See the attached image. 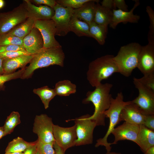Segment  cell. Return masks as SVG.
<instances>
[{"mask_svg":"<svg viewBox=\"0 0 154 154\" xmlns=\"http://www.w3.org/2000/svg\"><path fill=\"white\" fill-rule=\"evenodd\" d=\"M112 87L111 83H101L95 87L93 91H88L86 94V97L82 100L84 104L91 102L94 105V112L88 118L94 121L96 126L105 125L106 117L104 112L109 108L113 98L110 93Z\"/></svg>","mask_w":154,"mask_h":154,"instance_id":"cell-1","label":"cell"},{"mask_svg":"<svg viewBox=\"0 0 154 154\" xmlns=\"http://www.w3.org/2000/svg\"><path fill=\"white\" fill-rule=\"evenodd\" d=\"M64 58L65 54L62 47L43 48L34 54L29 65L25 68L21 78H29L35 70L39 68L54 65L63 67Z\"/></svg>","mask_w":154,"mask_h":154,"instance_id":"cell-2","label":"cell"},{"mask_svg":"<svg viewBox=\"0 0 154 154\" xmlns=\"http://www.w3.org/2000/svg\"><path fill=\"white\" fill-rule=\"evenodd\" d=\"M114 56L106 54L98 57L89 64L86 73L87 78L91 86L96 87L115 73H119L115 62Z\"/></svg>","mask_w":154,"mask_h":154,"instance_id":"cell-3","label":"cell"},{"mask_svg":"<svg viewBox=\"0 0 154 154\" xmlns=\"http://www.w3.org/2000/svg\"><path fill=\"white\" fill-rule=\"evenodd\" d=\"M142 46L139 43L132 42L121 46L113 59L119 69V73L126 77L129 76L137 68Z\"/></svg>","mask_w":154,"mask_h":154,"instance_id":"cell-4","label":"cell"},{"mask_svg":"<svg viewBox=\"0 0 154 154\" xmlns=\"http://www.w3.org/2000/svg\"><path fill=\"white\" fill-rule=\"evenodd\" d=\"M131 102V101H124L123 96L121 92L118 93L115 98H112L109 108L104 112L106 117L109 118L110 119L108 129L103 137L97 140L96 147L104 146L107 152L111 151L112 147L110 143L108 142V137L116 126L121 121L120 115L122 110L126 105Z\"/></svg>","mask_w":154,"mask_h":154,"instance_id":"cell-5","label":"cell"},{"mask_svg":"<svg viewBox=\"0 0 154 154\" xmlns=\"http://www.w3.org/2000/svg\"><path fill=\"white\" fill-rule=\"evenodd\" d=\"M28 18L23 3L9 11L0 13V35L7 33Z\"/></svg>","mask_w":154,"mask_h":154,"instance_id":"cell-6","label":"cell"},{"mask_svg":"<svg viewBox=\"0 0 154 154\" xmlns=\"http://www.w3.org/2000/svg\"><path fill=\"white\" fill-rule=\"evenodd\" d=\"M87 114L75 119L74 121L77 137L75 146L91 144L93 141L94 129L97 126L95 121L88 118Z\"/></svg>","mask_w":154,"mask_h":154,"instance_id":"cell-7","label":"cell"},{"mask_svg":"<svg viewBox=\"0 0 154 154\" xmlns=\"http://www.w3.org/2000/svg\"><path fill=\"white\" fill-rule=\"evenodd\" d=\"M133 81L139 94L131 102L137 106L143 115H154V92L144 86L137 78H134Z\"/></svg>","mask_w":154,"mask_h":154,"instance_id":"cell-8","label":"cell"},{"mask_svg":"<svg viewBox=\"0 0 154 154\" xmlns=\"http://www.w3.org/2000/svg\"><path fill=\"white\" fill-rule=\"evenodd\" d=\"M52 118L46 114L36 115L33 131L37 135V140L43 143H55L53 135V125Z\"/></svg>","mask_w":154,"mask_h":154,"instance_id":"cell-9","label":"cell"},{"mask_svg":"<svg viewBox=\"0 0 154 154\" xmlns=\"http://www.w3.org/2000/svg\"><path fill=\"white\" fill-rule=\"evenodd\" d=\"M54 14L51 18L55 23L56 35L64 36L69 32V25L73 13L74 9L65 7L57 3L53 8Z\"/></svg>","mask_w":154,"mask_h":154,"instance_id":"cell-10","label":"cell"},{"mask_svg":"<svg viewBox=\"0 0 154 154\" xmlns=\"http://www.w3.org/2000/svg\"><path fill=\"white\" fill-rule=\"evenodd\" d=\"M53 133L56 143L64 152L69 148L75 146L77 138L75 125L65 127L54 124Z\"/></svg>","mask_w":154,"mask_h":154,"instance_id":"cell-11","label":"cell"},{"mask_svg":"<svg viewBox=\"0 0 154 154\" xmlns=\"http://www.w3.org/2000/svg\"><path fill=\"white\" fill-rule=\"evenodd\" d=\"M34 27L39 30L42 36L44 48L62 47L55 38L56 28L55 23L52 19L36 21Z\"/></svg>","mask_w":154,"mask_h":154,"instance_id":"cell-12","label":"cell"},{"mask_svg":"<svg viewBox=\"0 0 154 154\" xmlns=\"http://www.w3.org/2000/svg\"><path fill=\"white\" fill-rule=\"evenodd\" d=\"M137 68L143 75L154 73V42L142 46Z\"/></svg>","mask_w":154,"mask_h":154,"instance_id":"cell-13","label":"cell"},{"mask_svg":"<svg viewBox=\"0 0 154 154\" xmlns=\"http://www.w3.org/2000/svg\"><path fill=\"white\" fill-rule=\"evenodd\" d=\"M139 128V125L124 121L112 130L111 133L114 136L115 139L113 142L110 143V145L116 144L118 141L125 140L136 143Z\"/></svg>","mask_w":154,"mask_h":154,"instance_id":"cell-14","label":"cell"},{"mask_svg":"<svg viewBox=\"0 0 154 154\" xmlns=\"http://www.w3.org/2000/svg\"><path fill=\"white\" fill-rule=\"evenodd\" d=\"M23 3L27 11L28 17L32 18L35 21L50 19L54 15L53 9L48 6H37L30 0H24Z\"/></svg>","mask_w":154,"mask_h":154,"instance_id":"cell-15","label":"cell"},{"mask_svg":"<svg viewBox=\"0 0 154 154\" xmlns=\"http://www.w3.org/2000/svg\"><path fill=\"white\" fill-rule=\"evenodd\" d=\"M23 43L25 50L31 54L37 53L44 48L42 36L39 30L34 27L23 39Z\"/></svg>","mask_w":154,"mask_h":154,"instance_id":"cell-16","label":"cell"},{"mask_svg":"<svg viewBox=\"0 0 154 154\" xmlns=\"http://www.w3.org/2000/svg\"><path fill=\"white\" fill-rule=\"evenodd\" d=\"M133 7L129 11H124L121 10H112L113 16L111 21L109 24L111 28L114 29L117 25L121 23L129 22L137 23L139 20V15L133 14L135 9L139 5V0H135Z\"/></svg>","mask_w":154,"mask_h":154,"instance_id":"cell-17","label":"cell"},{"mask_svg":"<svg viewBox=\"0 0 154 154\" xmlns=\"http://www.w3.org/2000/svg\"><path fill=\"white\" fill-rule=\"evenodd\" d=\"M145 116L140 112L137 106L131 102L126 105L120 115V121L140 125L143 124Z\"/></svg>","mask_w":154,"mask_h":154,"instance_id":"cell-18","label":"cell"},{"mask_svg":"<svg viewBox=\"0 0 154 154\" xmlns=\"http://www.w3.org/2000/svg\"><path fill=\"white\" fill-rule=\"evenodd\" d=\"M34 54L25 55L11 58L3 59L2 62L4 74H9L15 72L18 68H23L30 63Z\"/></svg>","mask_w":154,"mask_h":154,"instance_id":"cell-19","label":"cell"},{"mask_svg":"<svg viewBox=\"0 0 154 154\" xmlns=\"http://www.w3.org/2000/svg\"><path fill=\"white\" fill-rule=\"evenodd\" d=\"M99 0H89L81 7L74 9L73 16L88 24L93 21L96 3Z\"/></svg>","mask_w":154,"mask_h":154,"instance_id":"cell-20","label":"cell"},{"mask_svg":"<svg viewBox=\"0 0 154 154\" xmlns=\"http://www.w3.org/2000/svg\"><path fill=\"white\" fill-rule=\"evenodd\" d=\"M139 125L136 143L145 153L148 149L154 146V131L148 129L143 124Z\"/></svg>","mask_w":154,"mask_h":154,"instance_id":"cell-21","label":"cell"},{"mask_svg":"<svg viewBox=\"0 0 154 154\" xmlns=\"http://www.w3.org/2000/svg\"><path fill=\"white\" fill-rule=\"evenodd\" d=\"M112 16V10L102 6L99 3H96L94 22L99 25L108 27L111 21Z\"/></svg>","mask_w":154,"mask_h":154,"instance_id":"cell-22","label":"cell"},{"mask_svg":"<svg viewBox=\"0 0 154 154\" xmlns=\"http://www.w3.org/2000/svg\"><path fill=\"white\" fill-rule=\"evenodd\" d=\"M69 32H74L79 37L86 36L91 37L89 24L73 15L69 23Z\"/></svg>","mask_w":154,"mask_h":154,"instance_id":"cell-23","label":"cell"},{"mask_svg":"<svg viewBox=\"0 0 154 154\" xmlns=\"http://www.w3.org/2000/svg\"><path fill=\"white\" fill-rule=\"evenodd\" d=\"M35 21L28 17L23 22L17 25L7 33L23 39L31 31L34 27Z\"/></svg>","mask_w":154,"mask_h":154,"instance_id":"cell-24","label":"cell"},{"mask_svg":"<svg viewBox=\"0 0 154 154\" xmlns=\"http://www.w3.org/2000/svg\"><path fill=\"white\" fill-rule=\"evenodd\" d=\"M89 25L91 37L95 39L100 45H104L108 33V27L99 25L94 21Z\"/></svg>","mask_w":154,"mask_h":154,"instance_id":"cell-25","label":"cell"},{"mask_svg":"<svg viewBox=\"0 0 154 154\" xmlns=\"http://www.w3.org/2000/svg\"><path fill=\"white\" fill-rule=\"evenodd\" d=\"M76 85L67 80L58 81L55 84L54 90L56 95L68 96L76 92Z\"/></svg>","mask_w":154,"mask_h":154,"instance_id":"cell-26","label":"cell"},{"mask_svg":"<svg viewBox=\"0 0 154 154\" xmlns=\"http://www.w3.org/2000/svg\"><path fill=\"white\" fill-rule=\"evenodd\" d=\"M33 92L39 97L46 109L49 107L50 101L56 95L54 89L47 86L34 89Z\"/></svg>","mask_w":154,"mask_h":154,"instance_id":"cell-27","label":"cell"},{"mask_svg":"<svg viewBox=\"0 0 154 154\" xmlns=\"http://www.w3.org/2000/svg\"><path fill=\"white\" fill-rule=\"evenodd\" d=\"M28 142L22 138L18 137L10 142L5 150V153L22 152L25 151L33 143Z\"/></svg>","mask_w":154,"mask_h":154,"instance_id":"cell-28","label":"cell"},{"mask_svg":"<svg viewBox=\"0 0 154 154\" xmlns=\"http://www.w3.org/2000/svg\"><path fill=\"white\" fill-rule=\"evenodd\" d=\"M20 116L17 112L13 111L6 119L3 126L5 136L11 134L14 128L21 123Z\"/></svg>","mask_w":154,"mask_h":154,"instance_id":"cell-29","label":"cell"},{"mask_svg":"<svg viewBox=\"0 0 154 154\" xmlns=\"http://www.w3.org/2000/svg\"><path fill=\"white\" fill-rule=\"evenodd\" d=\"M7 45L23 46V39L7 33L0 35V46Z\"/></svg>","mask_w":154,"mask_h":154,"instance_id":"cell-30","label":"cell"},{"mask_svg":"<svg viewBox=\"0 0 154 154\" xmlns=\"http://www.w3.org/2000/svg\"><path fill=\"white\" fill-rule=\"evenodd\" d=\"M89 0H57V3L65 7H70L76 9L81 7Z\"/></svg>","mask_w":154,"mask_h":154,"instance_id":"cell-31","label":"cell"},{"mask_svg":"<svg viewBox=\"0 0 154 154\" xmlns=\"http://www.w3.org/2000/svg\"><path fill=\"white\" fill-rule=\"evenodd\" d=\"M146 11L149 16L150 21L149 30L148 35V42H154V12L150 6H147Z\"/></svg>","mask_w":154,"mask_h":154,"instance_id":"cell-32","label":"cell"},{"mask_svg":"<svg viewBox=\"0 0 154 154\" xmlns=\"http://www.w3.org/2000/svg\"><path fill=\"white\" fill-rule=\"evenodd\" d=\"M137 79L144 86L154 92V73L143 75L142 77Z\"/></svg>","mask_w":154,"mask_h":154,"instance_id":"cell-33","label":"cell"},{"mask_svg":"<svg viewBox=\"0 0 154 154\" xmlns=\"http://www.w3.org/2000/svg\"><path fill=\"white\" fill-rule=\"evenodd\" d=\"M25 68L9 74H0V86H2L6 82L10 80L21 78L25 70Z\"/></svg>","mask_w":154,"mask_h":154,"instance_id":"cell-34","label":"cell"},{"mask_svg":"<svg viewBox=\"0 0 154 154\" xmlns=\"http://www.w3.org/2000/svg\"><path fill=\"white\" fill-rule=\"evenodd\" d=\"M37 140V150L40 154H55L53 145L55 143H43Z\"/></svg>","mask_w":154,"mask_h":154,"instance_id":"cell-35","label":"cell"},{"mask_svg":"<svg viewBox=\"0 0 154 154\" xmlns=\"http://www.w3.org/2000/svg\"><path fill=\"white\" fill-rule=\"evenodd\" d=\"M31 54L25 50L12 51L0 53V58L3 59L11 58L25 55Z\"/></svg>","mask_w":154,"mask_h":154,"instance_id":"cell-36","label":"cell"},{"mask_svg":"<svg viewBox=\"0 0 154 154\" xmlns=\"http://www.w3.org/2000/svg\"><path fill=\"white\" fill-rule=\"evenodd\" d=\"M25 50L23 46L7 45L0 46V53L6 52Z\"/></svg>","mask_w":154,"mask_h":154,"instance_id":"cell-37","label":"cell"},{"mask_svg":"<svg viewBox=\"0 0 154 154\" xmlns=\"http://www.w3.org/2000/svg\"><path fill=\"white\" fill-rule=\"evenodd\" d=\"M143 125L148 129L154 131V115L145 116Z\"/></svg>","mask_w":154,"mask_h":154,"instance_id":"cell-38","label":"cell"},{"mask_svg":"<svg viewBox=\"0 0 154 154\" xmlns=\"http://www.w3.org/2000/svg\"><path fill=\"white\" fill-rule=\"evenodd\" d=\"M115 9L117 8L118 9L124 11H128V6L124 0H113Z\"/></svg>","mask_w":154,"mask_h":154,"instance_id":"cell-39","label":"cell"},{"mask_svg":"<svg viewBox=\"0 0 154 154\" xmlns=\"http://www.w3.org/2000/svg\"><path fill=\"white\" fill-rule=\"evenodd\" d=\"M31 2L38 4H43L53 8L57 4L54 0H32Z\"/></svg>","mask_w":154,"mask_h":154,"instance_id":"cell-40","label":"cell"},{"mask_svg":"<svg viewBox=\"0 0 154 154\" xmlns=\"http://www.w3.org/2000/svg\"><path fill=\"white\" fill-rule=\"evenodd\" d=\"M37 140L33 141L25 151L23 154H36L37 150Z\"/></svg>","mask_w":154,"mask_h":154,"instance_id":"cell-41","label":"cell"},{"mask_svg":"<svg viewBox=\"0 0 154 154\" xmlns=\"http://www.w3.org/2000/svg\"><path fill=\"white\" fill-rule=\"evenodd\" d=\"M101 3V5L105 8L112 10L115 9L113 0H104Z\"/></svg>","mask_w":154,"mask_h":154,"instance_id":"cell-42","label":"cell"},{"mask_svg":"<svg viewBox=\"0 0 154 154\" xmlns=\"http://www.w3.org/2000/svg\"><path fill=\"white\" fill-rule=\"evenodd\" d=\"M53 148L55 151V154H64L65 152L63 151L55 142L53 145Z\"/></svg>","mask_w":154,"mask_h":154,"instance_id":"cell-43","label":"cell"},{"mask_svg":"<svg viewBox=\"0 0 154 154\" xmlns=\"http://www.w3.org/2000/svg\"><path fill=\"white\" fill-rule=\"evenodd\" d=\"M144 154H154V146L148 149Z\"/></svg>","mask_w":154,"mask_h":154,"instance_id":"cell-44","label":"cell"},{"mask_svg":"<svg viewBox=\"0 0 154 154\" xmlns=\"http://www.w3.org/2000/svg\"><path fill=\"white\" fill-rule=\"evenodd\" d=\"M3 59L0 58V74H4V71L2 66Z\"/></svg>","mask_w":154,"mask_h":154,"instance_id":"cell-45","label":"cell"},{"mask_svg":"<svg viewBox=\"0 0 154 154\" xmlns=\"http://www.w3.org/2000/svg\"><path fill=\"white\" fill-rule=\"evenodd\" d=\"M5 136L4 131L3 127H0V139Z\"/></svg>","mask_w":154,"mask_h":154,"instance_id":"cell-46","label":"cell"},{"mask_svg":"<svg viewBox=\"0 0 154 154\" xmlns=\"http://www.w3.org/2000/svg\"><path fill=\"white\" fill-rule=\"evenodd\" d=\"M5 4V1L3 0H0V9L2 8Z\"/></svg>","mask_w":154,"mask_h":154,"instance_id":"cell-47","label":"cell"},{"mask_svg":"<svg viewBox=\"0 0 154 154\" xmlns=\"http://www.w3.org/2000/svg\"><path fill=\"white\" fill-rule=\"evenodd\" d=\"M23 152H11L5 153V154H23Z\"/></svg>","mask_w":154,"mask_h":154,"instance_id":"cell-48","label":"cell"},{"mask_svg":"<svg viewBox=\"0 0 154 154\" xmlns=\"http://www.w3.org/2000/svg\"><path fill=\"white\" fill-rule=\"evenodd\" d=\"M106 154H122L120 153L116 152H107Z\"/></svg>","mask_w":154,"mask_h":154,"instance_id":"cell-49","label":"cell"},{"mask_svg":"<svg viewBox=\"0 0 154 154\" xmlns=\"http://www.w3.org/2000/svg\"><path fill=\"white\" fill-rule=\"evenodd\" d=\"M36 154H40V153H39V152L38 151V150H37V151Z\"/></svg>","mask_w":154,"mask_h":154,"instance_id":"cell-50","label":"cell"}]
</instances>
